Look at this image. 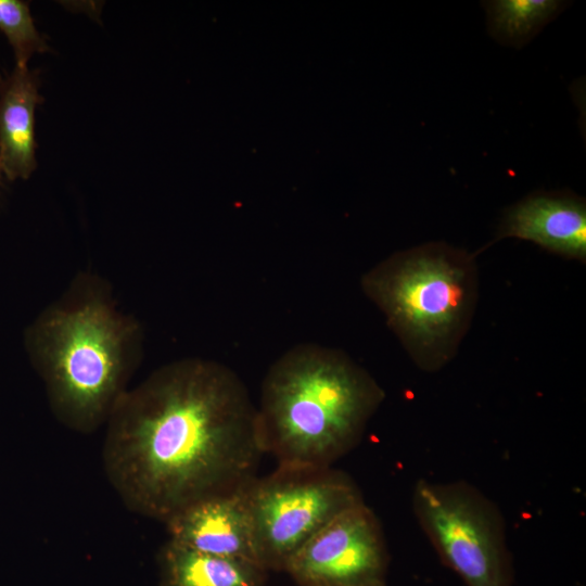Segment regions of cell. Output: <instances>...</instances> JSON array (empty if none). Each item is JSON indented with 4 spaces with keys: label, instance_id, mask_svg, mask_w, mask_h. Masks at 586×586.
Wrapping results in <instances>:
<instances>
[{
    "label": "cell",
    "instance_id": "1",
    "mask_svg": "<svg viewBox=\"0 0 586 586\" xmlns=\"http://www.w3.org/2000/svg\"><path fill=\"white\" fill-rule=\"evenodd\" d=\"M105 425L111 486L130 511L164 523L198 500L245 487L266 454L245 384L211 359L154 370L125 392Z\"/></svg>",
    "mask_w": 586,
    "mask_h": 586
},
{
    "label": "cell",
    "instance_id": "2",
    "mask_svg": "<svg viewBox=\"0 0 586 586\" xmlns=\"http://www.w3.org/2000/svg\"><path fill=\"white\" fill-rule=\"evenodd\" d=\"M25 346L54 417L88 434L106 423L140 360L142 332L100 279L79 276L28 327Z\"/></svg>",
    "mask_w": 586,
    "mask_h": 586
},
{
    "label": "cell",
    "instance_id": "3",
    "mask_svg": "<svg viewBox=\"0 0 586 586\" xmlns=\"http://www.w3.org/2000/svg\"><path fill=\"white\" fill-rule=\"evenodd\" d=\"M384 399L345 353L300 344L267 371L258 412L265 451L278 466L328 468L360 441Z\"/></svg>",
    "mask_w": 586,
    "mask_h": 586
},
{
    "label": "cell",
    "instance_id": "4",
    "mask_svg": "<svg viewBox=\"0 0 586 586\" xmlns=\"http://www.w3.org/2000/svg\"><path fill=\"white\" fill-rule=\"evenodd\" d=\"M475 255L444 242L397 252L361 279L413 361L436 371L453 359L477 301Z\"/></svg>",
    "mask_w": 586,
    "mask_h": 586
},
{
    "label": "cell",
    "instance_id": "5",
    "mask_svg": "<svg viewBox=\"0 0 586 586\" xmlns=\"http://www.w3.org/2000/svg\"><path fill=\"white\" fill-rule=\"evenodd\" d=\"M258 563L284 571L293 555L322 526L364 501L345 473L328 468L282 467L245 487Z\"/></svg>",
    "mask_w": 586,
    "mask_h": 586
},
{
    "label": "cell",
    "instance_id": "6",
    "mask_svg": "<svg viewBox=\"0 0 586 586\" xmlns=\"http://www.w3.org/2000/svg\"><path fill=\"white\" fill-rule=\"evenodd\" d=\"M412 505L442 560L467 586H512L504 522L486 497L467 484L419 480Z\"/></svg>",
    "mask_w": 586,
    "mask_h": 586
},
{
    "label": "cell",
    "instance_id": "7",
    "mask_svg": "<svg viewBox=\"0 0 586 586\" xmlns=\"http://www.w3.org/2000/svg\"><path fill=\"white\" fill-rule=\"evenodd\" d=\"M386 565L380 522L362 501L314 534L289 560L284 572L300 586H373L384 584Z\"/></svg>",
    "mask_w": 586,
    "mask_h": 586
},
{
    "label": "cell",
    "instance_id": "8",
    "mask_svg": "<svg viewBox=\"0 0 586 586\" xmlns=\"http://www.w3.org/2000/svg\"><path fill=\"white\" fill-rule=\"evenodd\" d=\"M245 487L203 498L174 514L165 522L168 540L200 552L259 564Z\"/></svg>",
    "mask_w": 586,
    "mask_h": 586
},
{
    "label": "cell",
    "instance_id": "9",
    "mask_svg": "<svg viewBox=\"0 0 586 586\" xmlns=\"http://www.w3.org/2000/svg\"><path fill=\"white\" fill-rule=\"evenodd\" d=\"M506 238L531 241L556 254L585 262V200L566 191L532 193L507 209L492 243Z\"/></svg>",
    "mask_w": 586,
    "mask_h": 586
},
{
    "label": "cell",
    "instance_id": "10",
    "mask_svg": "<svg viewBox=\"0 0 586 586\" xmlns=\"http://www.w3.org/2000/svg\"><path fill=\"white\" fill-rule=\"evenodd\" d=\"M43 101L39 75L29 66L13 69L0 82V164L9 180L28 179L37 167L35 112Z\"/></svg>",
    "mask_w": 586,
    "mask_h": 586
},
{
    "label": "cell",
    "instance_id": "11",
    "mask_svg": "<svg viewBox=\"0 0 586 586\" xmlns=\"http://www.w3.org/2000/svg\"><path fill=\"white\" fill-rule=\"evenodd\" d=\"M162 586H262L257 563L192 550L171 540L160 553Z\"/></svg>",
    "mask_w": 586,
    "mask_h": 586
},
{
    "label": "cell",
    "instance_id": "12",
    "mask_svg": "<svg viewBox=\"0 0 586 586\" xmlns=\"http://www.w3.org/2000/svg\"><path fill=\"white\" fill-rule=\"evenodd\" d=\"M488 30L501 43L522 47L563 9L555 0L487 1Z\"/></svg>",
    "mask_w": 586,
    "mask_h": 586
},
{
    "label": "cell",
    "instance_id": "13",
    "mask_svg": "<svg viewBox=\"0 0 586 586\" xmlns=\"http://www.w3.org/2000/svg\"><path fill=\"white\" fill-rule=\"evenodd\" d=\"M0 31L12 49L14 66L27 67L35 53L49 50L46 39L36 28L29 5L25 1L0 0Z\"/></svg>",
    "mask_w": 586,
    "mask_h": 586
},
{
    "label": "cell",
    "instance_id": "14",
    "mask_svg": "<svg viewBox=\"0 0 586 586\" xmlns=\"http://www.w3.org/2000/svg\"><path fill=\"white\" fill-rule=\"evenodd\" d=\"M2 175H3V173H2V167H1V164H0V179H1Z\"/></svg>",
    "mask_w": 586,
    "mask_h": 586
},
{
    "label": "cell",
    "instance_id": "15",
    "mask_svg": "<svg viewBox=\"0 0 586 586\" xmlns=\"http://www.w3.org/2000/svg\"><path fill=\"white\" fill-rule=\"evenodd\" d=\"M373 586H385L384 584L373 585Z\"/></svg>",
    "mask_w": 586,
    "mask_h": 586
},
{
    "label": "cell",
    "instance_id": "16",
    "mask_svg": "<svg viewBox=\"0 0 586 586\" xmlns=\"http://www.w3.org/2000/svg\"><path fill=\"white\" fill-rule=\"evenodd\" d=\"M2 76L0 75V82H1Z\"/></svg>",
    "mask_w": 586,
    "mask_h": 586
}]
</instances>
